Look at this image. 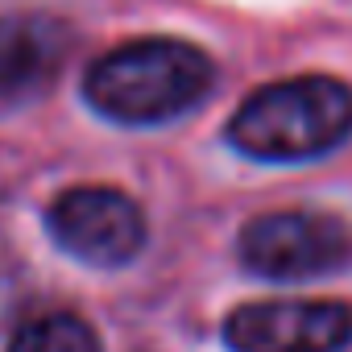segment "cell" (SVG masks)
I'll list each match as a JSON object with an SVG mask.
<instances>
[{
    "instance_id": "1",
    "label": "cell",
    "mask_w": 352,
    "mask_h": 352,
    "mask_svg": "<svg viewBox=\"0 0 352 352\" xmlns=\"http://www.w3.org/2000/svg\"><path fill=\"white\" fill-rule=\"evenodd\" d=\"M212 58L183 38H133L100 54L83 75V100L112 124H166L208 100Z\"/></svg>"
},
{
    "instance_id": "4",
    "label": "cell",
    "mask_w": 352,
    "mask_h": 352,
    "mask_svg": "<svg viewBox=\"0 0 352 352\" xmlns=\"http://www.w3.org/2000/svg\"><path fill=\"white\" fill-rule=\"evenodd\" d=\"M46 228L67 257L91 270H120L137 261L149 236L141 204L116 187H67L46 208Z\"/></svg>"
},
{
    "instance_id": "2",
    "label": "cell",
    "mask_w": 352,
    "mask_h": 352,
    "mask_svg": "<svg viewBox=\"0 0 352 352\" xmlns=\"http://www.w3.org/2000/svg\"><path fill=\"white\" fill-rule=\"evenodd\" d=\"M224 137L253 162H315L352 137V87L331 75L265 83L236 104Z\"/></svg>"
},
{
    "instance_id": "5",
    "label": "cell",
    "mask_w": 352,
    "mask_h": 352,
    "mask_svg": "<svg viewBox=\"0 0 352 352\" xmlns=\"http://www.w3.org/2000/svg\"><path fill=\"white\" fill-rule=\"evenodd\" d=\"M352 340V307L340 298H257L224 319L228 352H340Z\"/></svg>"
},
{
    "instance_id": "6",
    "label": "cell",
    "mask_w": 352,
    "mask_h": 352,
    "mask_svg": "<svg viewBox=\"0 0 352 352\" xmlns=\"http://www.w3.org/2000/svg\"><path fill=\"white\" fill-rule=\"evenodd\" d=\"M5 352H100V336L79 315H42L17 327Z\"/></svg>"
},
{
    "instance_id": "3",
    "label": "cell",
    "mask_w": 352,
    "mask_h": 352,
    "mask_svg": "<svg viewBox=\"0 0 352 352\" xmlns=\"http://www.w3.org/2000/svg\"><path fill=\"white\" fill-rule=\"evenodd\" d=\"M236 257L265 282H311L352 257V232L327 212H265L236 236Z\"/></svg>"
}]
</instances>
